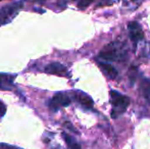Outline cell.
<instances>
[{
    "label": "cell",
    "instance_id": "cell-1",
    "mask_svg": "<svg viewBox=\"0 0 150 149\" xmlns=\"http://www.w3.org/2000/svg\"><path fill=\"white\" fill-rule=\"evenodd\" d=\"M110 103L112 106L111 117L117 119L127 110L130 104V98L126 95H122L120 92L111 90L110 91Z\"/></svg>",
    "mask_w": 150,
    "mask_h": 149
},
{
    "label": "cell",
    "instance_id": "cell-2",
    "mask_svg": "<svg viewBox=\"0 0 150 149\" xmlns=\"http://www.w3.org/2000/svg\"><path fill=\"white\" fill-rule=\"evenodd\" d=\"M24 6L23 1H16L0 8V26L10 23Z\"/></svg>",
    "mask_w": 150,
    "mask_h": 149
},
{
    "label": "cell",
    "instance_id": "cell-3",
    "mask_svg": "<svg viewBox=\"0 0 150 149\" xmlns=\"http://www.w3.org/2000/svg\"><path fill=\"white\" fill-rule=\"evenodd\" d=\"M124 55L125 50L119 43H110L99 53V57L101 59L108 60V61H115L117 59L122 58Z\"/></svg>",
    "mask_w": 150,
    "mask_h": 149
},
{
    "label": "cell",
    "instance_id": "cell-4",
    "mask_svg": "<svg viewBox=\"0 0 150 149\" xmlns=\"http://www.w3.org/2000/svg\"><path fill=\"white\" fill-rule=\"evenodd\" d=\"M71 98L67 95V93H63V92H59V93H56L53 97L50 99L48 106L52 112H57L59 110L61 107H65V106H69L71 104Z\"/></svg>",
    "mask_w": 150,
    "mask_h": 149
},
{
    "label": "cell",
    "instance_id": "cell-5",
    "mask_svg": "<svg viewBox=\"0 0 150 149\" xmlns=\"http://www.w3.org/2000/svg\"><path fill=\"white\" fill-rule=\"evenodd\" d=\"M128 30L129 34H130V38L134 43H138L139 41L144 38V33L142 31V28L140 25L136 22H131L128 25Z\"/></svg>",
    "mask_w": 150,
    "mask_h": 149
},
{
    "label": "cell",
    "instance_id": "cell-6",
    "mask_svg": "<svg viewBox=\"0 0 150 149\" xmlns=\"http://www.w3.org/2000/svg\"><path fill=\"white\" fill-rule=\"evenodd\" d=\"M44 72L50 75L60 76V77H65V76L69 75L67 68L59 62H51V64H47L44 68Z\"/></svg>",
    "mask_w": 150,
    "mask_h": 149
},
{
    "label": "cell",
    "instance_id": "cell-7",
    "mask_svg": "<svg viewBox=\"0 0 150 149\" xmlns=\"http://www.w3.org/2000/svg\"><path fill=\"white\" fill-rule=\"evenodd\" d=\"M16 75L3 74L0 73V90L3 91H10L14 88V79Z\"/></svg>",
    "mask_w": 150,
    "mask_h": 149
},
{
    "label": "cell",
    "instance_id": "cell-8",
    "mask_svg": "<svg viewBox=\"0 0 150 149\" xmlns=\"http://www.w3.org/2000/svg\"><path fill=\"white\" fill-rule=\"evenodd\" d=\"M74 96H75V98L77 99V101L79 102L83 107L90 109V108H92L93 105H94V102H93L92 98H91L88 94L84 93V92L76 91L75 93H74Z\"/></svg>",
    "mask_w": 150,
    "mask_h": 149
},
{
    "label": "cell",
    "instance_id": "cell-9",
    "mask_svg": "<svg viewBox=\"0 0 150 149\" xmlns=\"http://www.w3.org/2000/svg\"><path fill=\"white\" fill-rule=\"evenodd\" d=\"M98 66H99V68H101V71L103 72V74L105 76H107L108 78H110V79H115L117 76V71L115 70L111 64H109L108 62L100 61V62H98Z\"/></svg>",
    "mask_w": 150,
    "mask_h": 149
},
{
    "label": "cell",
    "instance_id": "cell-10",
    "mask_svg": "<svg viewBox=\"0 0 150 149\" xmlns=\"http://www.w3.org/2000/svg\"><path fill=\"white\" fill-rule=\"evenodd\" d=\"M140 91L143 97L150 102V79H143L140 85Z\"/></svg>",
    "mask_w": 150,
    "mask_h": 149
},
{
    "label": "cell",
    "instance_id": "cell-11",
    "mask_svg": "<svg viewBox=\"0 0 150 149\" xmlns=\"http://www.w3.org/2000/svg\"><path fill=\"white\" fill-rule=\"evenodd\" d=\"M62 138L64 139L65 144L69 147V149H81V146L80 144L76 141V139L74 137H71V135L67 133H62Z\"/></svg>",
    "mask_w": 150,
    "mask_h": 149
},
{
    "label": "cell",
    "instance_id": "cell-12",
    "mask_svg": "<svg viewBox=\"0 0 150 149\" xmlns=\"http://www.w3.org/2000/svg\"><path fill=\"white\" fill-rule=\"evenodd\" d=\"M74 1H76L77 2V4H78V6H79L80 8H86V7H88V6L90 5L91 3H92L94 0H74Z\"/></svg>",
    "mask_w": 150,
    "mask_h": 149
},
{
    "label": "cell",
    "instance_id": "cell-13",
    "mask_svg": "<svg viewBox=\"0 0 150 149\" xmlns=\"http://www.w3.org/2000/svg\"><path fill=\"white\" fill-rule=\"evenodd\" d=\"M6 112V106L2 101H0V117H2Z\"/></svg>",
    "mask_w": 150,
    "mask_h": 149
},
{
    "label": "cell",
    "instance_id": "cell-14",
    "mask_svg": "<svg viewBox=\"0 0 150 149\" xmlns=\"http://www.w3.org/2000/svg\"><path fill=\"white\" fill-rule=\"evenodd\" d=\"M2 146L4 147V149H21V148H18V147H13V146L5 145V144H2Z\"/></svg>",
    "mask_w": 150,
    "mask_h": 149
},
{
    "label": "cell",
    "instance_id": "cell-15",
    "mask_svg": "<svg viewBox=\"0 0 150 149\" xmlns=\"http://www.w3.org/2000/svg\"><path fill=\"white\" fill-rule=\"evenodd\" d=\"M65 126H67V127H69V129L73 130V131L75 132V133H77V130L74 129V128H73V125H71V124H69V123H65Z\"/></svg>",
    "mask_w": 150,
    "mask_h": 149
},
{
    "label": "cell",
    "instance_id": "cell-16",
    "mask_svg": "<svg viewBox=\"0 0 150 149\" xmlns=\"http://www.w3.org/2000/svg\"><path fill=\"white\" fill-rule=\"evenodd\" d=\"M0 1H2V0H0Z\"/></svg>",
    "mask_w": 150,
    "mask_h": 149
}]
</instances>
